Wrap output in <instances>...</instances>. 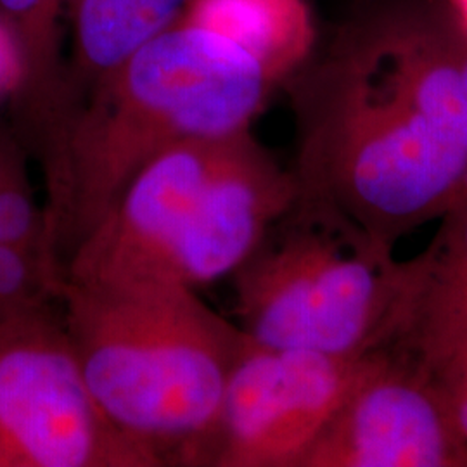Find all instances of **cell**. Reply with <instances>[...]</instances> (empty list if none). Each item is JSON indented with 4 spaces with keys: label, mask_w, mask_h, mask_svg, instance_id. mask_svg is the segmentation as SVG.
<instances>
[{
    "label": "cell",
    "mask_w": 467,
    "mask_h": 467,
    "mask_svg": "<svg viewBox=\"0 0 467 467\" xmlns=\"http://www.w3.org/2000/svg\"><path fill=\"white\" fill-rule=\"evenodd\" d=\"M451 2L455 15L461 19V23L467 32V0H451Z\"/></svg>",
    "instance_id": "cell-19"
},
{
    "label": "cell",
    "mask_w": 467,
    "mask_h": 467,
    "mask_svg": "<svg viewBox=\"0 0 467 467\" xmlns=\"http://www.w3.org/2000/svg\"><path fill=\"white\" fill-rule=\"evenodd\" d=\"M461 80H462V92H464V106H466L467 121V46H461Z\"/></svg>",
    "instance_id": "cell-18"
},
{
    "label": "cell",
    "mask_w": 467,
    "mask_h": 467,
    "mask_svg": "<svg viewBox=\"0 0 467 467\" xmlns=\"http://www.w3.org/2000/svg\"><path fill=\"white\" fill-rule=\"evenodd\" d=\"M296 201L283 170L250 130L223 137L179 251V285L200 289L233 275Z\"/></svg>",
    "instance_id": "cell-9"
},
{
    "label": "cell",
    "mask_w": 467,
    "mask_h": 467,
    "mask_svg": "<svg viewBox=\"0 0 467 467\" xmlns=\"http://www.w3.org/2000/svg\"><path fill=\"white\" fill-rule=\"evenodd\" d=\"M291 80L293 212L384 250L467 192L461 46L412 17L358 26Z\"/></svg>",
    "instance_id": "cell-1"
},
{
    "label": "cell",
    "mask_w": 467,
    "mask_h": 467,
    "mask_svg": "<svg viewBox=\"0 0 467 467\" xmlns=\"http://www.w3.org/2000/svg\"><path fill=\"white\" fill-rule=\"evenodd\" d=\"M301 467H467L443 388L414 360L376 351Z\"/></svg>",
    "instance_id": "cell-7"
},
{
    "label": "cell",
    "mask_w": 467,
    "mask_h": 467,
    "mask_svg": "<svg viewBox=\"0 0 467 467\" xmlns=\"http://www.w3.org/2000/svg\"><path fill=\"white\" fill-rule=\"evenodd\" d=\"M57 306L106 418L160 466H187L250 337L179 284L65 279Z\"/></svg>",
    "instance_id": "cell-3"
},
{
    "label": "cell",
    "mask_w": 467,
    "mask_h": 467,
    "mask_svg": "<svg viewBox=\"0 0 467 467\" xmlns=\"http://www.w3.org/2000/svg\"><path fill=\"white\" fill-rule=\"evenodd\" d=\"M187 2L67 0V90L71 117L104 77L181 16Z\"/></svg>",
    "instance_id": "cell-12"
},
{
    "label": "cell",
    "mask_w": 467,
    "mask_h": 467,
    "mask_svg": "<svg viewBox=\"0 0 467 467\" xmlns=\"http://www.w3.org/2000/svg\"><path fill=\"white\" fill-rule=\"evenodd\" d=\"M26 150L13 129L0 125V191L16 177L26 173Z\"/></svg>",
    "instance_id": "cell-15"
},
{
    "label": "cell",
    "mask_w": 467,
    "mask_h": 467,
    "mask_svg": "<svg viewBox=\"0 0 467 467\" xmlns=\"http://www.w3.org/2000/svg\"><path fill=\"white\" fill-rule=\"evenodd\" d=\"M222 139L179 142L150 160L69 254L65 279L175 284L179 251Z\"/></svg>",
    "instance_id": "cell-8"
},
{
    "label": "cell",
    "mask_w": 467,
    "mask_h": 467,
    "mask_svg": "<svg viewBox=\"0 0 467 467\" xmlns=\"http://www.w3.org/2000/svg\"><path fill=\"white\" fill-rule=\"evenodd\" d=\"M67 0H0V23L19 57L11 94L15 134L40 161L57 148L71 118L65 56Z\"/></svg>",
    "instance_id": "cell-11"
},
{
    "label": "cell",
    "mask_w": 467,
    "mask_h": 467,
    "mask_svg": "<svg viewBox=\"0 0 467 467\" xmlns=\"http://www.w3.org/2000/svg\"><path fill=\"white\" fill-rule=\"evenodd\" d=\"M179 17L250 52L275 84L308 61L316 42L306 0H189Z\"/></svg>",
    "instance_id": "cell-13"
},
{
    "label": "cell",
    "mask_w": 467,
    "mask_h": 467,
    "mask_svg": "<svg viewBox=\"0 0 467 467\" xmlns=\"http://www.w3.org/2000/svg\"><path fill=\"white\" fill-rule=\"evenodd\" d=\"M234 272V317L251 341L281 350L366 357L400 334L410 264L368 239L296 212Z\"/></svg>",
    "instance_id": "cell-4"
},
{
    "label": "cell",
    "mask_w": 467,
    "mask_h": 467,
    "mask_svg": "<svg viewBox=\"0 0 467 467\" xmlns=\"http://www.w3.org/2000/svg\"><path fill=\"white\" fill-rule=\"evenodd\" d=\"M275 85L250 52L181 17L104 77L44 171L50 248L63 270L150 160L179 142L250 130Z\"/></svg>",
    "instance_id": "cell-2"
},
{
    "label": "cell",
    "mask_w": 467,
    "mask_h": 467,
    "mask_svg": "<svg viewBox=\"0 0 467 467\" xmlns=\"http://www.w3.org/2000/svg\"><path fill=\"white\" fill-rule=\"evenodd\" d=\"M54 305L0 320V467H161L100 410Z\"/></svg>",
    "instance_id": "cell-5"
},
{
    "label": "cell",
    "mask_w": 467,
    "mask_h": 467,
    "mask_svg": "<svg viewBox=\"0 0 467 467\" xmlns=\"http://www.w3.org/2000/svg\"><path fill=\"white\" fill-rule=\"evenodd\" d=\"M436 383L443 388L449 403H451L457 428L464 436L467 443V368L453 374L443 381H436Z\"/></svg>",
    "instance_id": "cell-17"
},
{
    "label": "cell",
    "mask_w": 467,
    "mask_h": 467,
    "mask_svg": "<svg viewBox=\"0 0 467 467\" xmlns=\"http://www.w3.org/2000/svg\"><path fill=\"white\" fill-rule=\"evenodd\" d=\"M374 353L334 357L248 339L185 467H301Z\"/></svg>",
    "instance_id": "cell-6"
},
{
    "label": "cell",
    "mask_w": 467,
    "mask_h": 467,
    "mask_svg": "<svg viewBox=\"0 0 467 467\" xmlns=\"http://www.w3.org/2000/svg\"><path fill=\"white\" fill-rule=\"evenodd\" d=\"M19 80V57L16 46L0 23V96L11 98Z\"/></svg>",
    "instance_id": "cell-16"
},
{
    "label": "cell",
    "mask_w": 467,
    "mask_h": 467,
    "mask_svg": "<svg viewBox=\"0 0 467 467\" xmlns=\"http://www.w3.org/2000/svg\"><path fill=\"white\" fill-rule=\"evenodd\" d=\"M440 220L431 244L409 260L407 312L389 347L436 381L467 368V192Z\"/></svg>",
    "instance_id": "cell-10"
},
{
    "label": "cell",
    "mask_w": 467,
    "mask_h": 467,
    "mask_svg": "<svg viewBox=\"0 0 467 467\" xmlns=\"http://www.w3.org/2000/svg\"><path fill=\"white\" fill-rule=\"evenodd\" d=\"M0 244L46 254L61 267L50 248L46 208L35 200L28 173L0 191Z\"/></svg>",
    "instance_id": "cell-14"
}]
</instances>
